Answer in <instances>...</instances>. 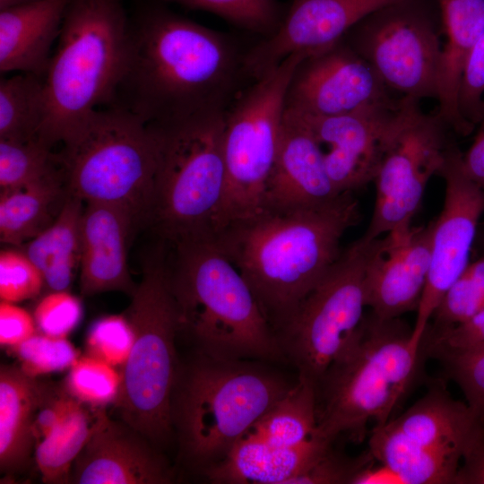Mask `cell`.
Masks as SVG:
<instances>
[{"label":"cell","instance_id":"1","mask_svg":"<svg viewBox=\"0 0 484 484\" xmlns=\"http://www.w3.org/2000/svg\"><path fill=\"white\" fill-rule=\"evenodd\" d=\"M255 41L246 44L160 5L147 8L129 24L125 70L110 106L147 124L226 113L255 80L246 62Z\"/></svg>","mask_w":484,"mask_h":484},{"label":"cell","instance_id":"2","mask_svg":"<svg viewBox=\"0 0 484 484\" xmlns=\"http://www.w3.org/2000/svg\"><path fill=\"white\" fill-rule=\"evenodd\" d=\"M359 220L358 200L346 192L308 208L262 210L213 238L277 334L338 260L341 238Z\"/></svg>","mask_w":484,"mask_h":484},{"label":"cell","instance_id":"3","mask_svg":"<svg viewBox=\"0 0 484 484\" xmlns=\"http://www.w3.org/2000/svg\"><path fill=\"white\" fill-rule=\"evenodd\" d=\"M169 245L173 255L166 261L178 333L196 352L232 360L285 357L250 286L213 237Z\"/></svg>","mask_w":484,"mask_h":484},{"label":"cell","instance_id":"4","mask_svg":"<svg viewBox=\"0 0 484 484\" xmlns=\"http://www.w3.org/2000/svg\"><path fill=\"white\" fill-rule=\"evenodd\" d=\"M129 23L118 0H72L44 76L46 114L38 139L65 143L99 105L110 106L127 55Z\"/></svg>","mask_w":484,"mask_h":484},{"label":"cell","instance_id":"5","mask_svg":"<svg viewBox=\"0 0 484 484\" xmlns=\"http://www.w3.org/2000/svg\"><path fill=\"white\" fill-rule=\"evenodd\" d=\"M292 385L254 362L196 352L179 366L171 403L184 460L200 472L221 461Z\"/></svg>","mask_w":484,"mask_h":484},{"label":"cell","instance_id":"6","mask_svg":"<svg viewBox=\"0 0 484 484\" xmlns=\"http://www.w3.org/2000/svg\"><path fill=\"white\" fill-rule=\"evenodd\" d=\"M398 320L372 315L316 386L317 432L333 442H361L370 421L383 425L415 376L422 345Z\"/></svg>","mask_w":484,"mask_h":484},{"label":"cell","instance_id":"7","mask_svg":"<svg viewBox=\"0 0 484 484\" xmlns=\"http://www.w3.org/2000/svg\"><path fill=\"white\" fill-rule=\"evenodd\" d=\"M131 297L125 315L134 341L120 369L115 405L123 421L160 446L174 433L171 403L180 366L176 352L178 315L163 246L143 264Z\"/></svg>","mask_w":484,"mask_h":484},{"label":"cell","instance_id":"8","mask_svg":"<svg viewBox=\"0 0 484 484\" xmlns=\"http://www.w3.org/2000/svg\"><path fill=\"white\" fill-rule=\"evenodd\" d=\"M225 115L148 124L157 143L150 226L169 244L213 237L226 181Z\"/></svg>","mask_w":484,"mask_h":484},{"label":"cell","instance_id":"9","mask_svg":"<svg viewBox=\"0 0 484 484\" xmlns=\"http://www.w3.org/2000/svg\"><path fill=\"white\" fill-rule=\"evenodd\" d=\"M57 153L69 191L86 203L118 206L137 228L150 225L157 172L151 126L117 107L96 109Z\"/></svg>","mask_w":484,"mask_h":484},{"label":"cell","instance_id":"10","mask_svg":"<svg viewBox=\"0 0 484 484\" xmlns=\"http://www.w3.org/2000/svg\"><path fill=\"white\" fill-rule=\"evenodd\" d=\"M307 55L297 53L255 79L225 115V190L213 236L262 210L278 149L284 99L290 76Z\"/></svg>","mask_w":484,"mask_h":484},{"label":"cell","instance_id":"11","mask_svg":"<svg viewBox=\"0 0 484 484\" xmlns=\"http://www.w3.org/2000/svg\"><path fill=\"white\" fill-rule=\"evenodd\" d=\"M369 246L370 240L361 237L343 250L277 333L298 376L316 386L364 327Z\"/></svg>","mask_w":484,"mask_h":484},{"label":"cell","instance_id":"12","mask_svg":"<svg viewBox=\"0 0 484 484\" xmlns=\"http://www.w3.org/2000/svg\"><path fill=\"white\" fill-rule=\"evenodd\" d=\"M444 33L436 0H398L367 15L341 38L390 91L437 97Z\"/></svg>","mask_w":484,"mask_h":484},{"label":"cell","instance_id":"13","mask_svg":"<svg viewBox=\"0 0 484 484\" xmlns=\"http://www.w3.org/2000/svg\"><path fill=\"white\" fill-rule=\"evenodd\" d=\"M400 117L385 144L373 182L376 202L362 236L380 238L411 225L428 182L437 175L454 132L437 115L421 110L420 100L403 96Z\"/></svg>","mask_w":484,"mask_h":484},{"label":"cell","instance_id":"14","mask_svg":"<svg viewBox=\"0 0 484 484\" xmlns=\"http://www.w3.org/2000/svg\"><path fill=\"white\" fill-rule=\"evenodd\" d=\"M445 180L442 211L433 222L431 259L427 282L416 310L411 338L422 345L428 323L448 289L469 264L484 212V193L468 175L455 138L437 172Z\"/></svg>","mask_w":484,"mask_h":484},{"label":"cell","instance_id":"15","mask_svg":"<svg viewBox=\"0 0 484 484\" xmlns=\"http://www.w3.org/2000/svg\"><path fill=\"white\" fill-rule=\"evenodd\" d=\"M396 99L373 68L341 39L297 65L287 86L284 111L331 117Z\"/></svg>","mask_w":484,"mask_h":484},{"label":"cell","instance_id":"16","mask_svg":"<svg viewBox=\"0 0 484 484\" xmlns=\"http://www.w3.org/2000/svg\"><path fill=\"white\" fill-rule=\"evenodd\" d=\"M403 99L402 96L392 102L368 104L331 117L291 113L305 122L319 143L327 172L339 194L353 193L373 182Z\"/></svg>","mask_w":484,"mask_h":484},{"label":"cell","instance_id":"17","mask_svg":"<svg viewBox=\"0 0 484 484\" xmlns=\"http://www.w3.org/2000/svg\"><path fill=\"white\" fill-rule=\"evenodd\" d=\"M433 222L370 240L365 270L367 305L379 320L417 310L431 259Z\"/></svg>","mask_w":484,"mask_h":484},{"label":"cell","instance_id":"18","mask_svg":"<svg viewBox=\"0 0 484 484\" xmlns=\"http://www.w3.org/2000/svg\"><path fill=\"white\" fill-rule=\"evenodd\" d=\"M396 1L292 0L277 30L250 47L248 69L257 79L290 55L322 51L367 15Z\"/></svg>","mask_w":484,"mask_h":484},{"label":"cell","instance_id":"19","mask_svg":"<svg viewBox=\"0 0 484 484\" xmlns=\"http://www.w3.org/2000/svg\"><path fill=\"white\" fill-rule=\"evenodd\" d=\"M92 432L70 479L79 484H166L174 480L161 454L138 431L96 408Z\"/></svg>","mask_w":484,"mask_h":484},{"label":"cell","instance_id":"20","mask_svg":"<svg viewBox=\"0 0 484 484\" xmlns=\"http://www.w3.org/2000/svg\"><path fill=\"white\" fill-rule=\"evenodd\" d=\"M339 194L314 134L301 118L283 111L262 210L291 212L327 203Z\"/></svg>","mask_w":484,"mask_h":484},{"label":"cell","instance_id":"21","mask_svg":"<svg viewBox=\"0 0 484 484\" xmlns=\"http://www.w3.org/2000/svg\"><path fill=\"white\" fill-rule=\"evenodd\" d=\"M137 228L124 209L86 203L82 219L80 289L84 296L123 291L130 296L137 285L127 265V246Z\"/></svg>","mask_w":484,"mask_h":484},{"label":"cell","instance_id":"22","mask_svg":"<svg viewBox=\"0 0 484 484\" xmlns=\"http://www.w3.org/2000/svg\"><path fill=\"white\" fill-rule=\"evenodd\" d=\"M333 443L317 431L296 446L272 445L244 436L221 461L201 473L212 483L290 484L322 457Z\"/></svg>","mask_w":484,"mask_h":484},{"label":"cell","instance_id":"23","mask_svg":"<svg viewBox=\"0 0 484 484\" xmlns=\"http://www.w3.org/2000/svg\"><path fill=\"white\" fill-rule=\"evenodd\" d=\"M72 0H39L0 11V71L44 77Z\"/></svg>","mask_w":484,"mask_h":484},{"label":"cell","instance_id":"24","mask_svg":"<svg viewBox=\"0 0 484 484\" xmlns=\"http://www.w3.org/2000/svg\"><path fill=\"white\" fill-rule=\"evenodd\" d=\"M446 41L437 82V115L456 135L467 136L475 125L460 114L458 89L466 60L484 32V0H436Z\"/></svg>","mask_w":484,"mask_h":484},{"label":"cell","instance_id":"25","mask_svg":"<svg viewBox=\"0 0 484 484\" xmlns=\"http://www.w3.org/2000/svg\"><path fill=\"white\" fill-rule=\"evenodd\" d=\"M388 423L417 444L461 461L484 419L466 402L435 388Z\"/></svg>","mask_w":484,"mask_h":484},{"label":"cell","instance_id":"26","mask_svg":"<svg viewBox=\"0 0 484 484\" xmlns=\"http://www.w3.org/2000/svg\"><path fill=\"white\" fill-rule=\"evenodd\" d=\"M56 388L24 373L18 366L0 370V467L2 472L22 470L35 445L37 412Z\"/></svg>","mask_w":484,"mask_h":484},{"label":"cell","instance_id":"27","mask_svg":"<svg viewBox=\"0 0 484 484\" xmlns=\"http://www.w3.org/2000/svg\"><path fill=\"white\" fill-rule=\"evenodd\" d=\"M70 191L64 170L31 185L1 191L0 240L21 246L48 228Z\"/></svg>","mask_w":484,"mask_h":484},{"label":"cell","instance_id":"28","mask_svg":"<svg viewBox=\"0 0 484 484\" xmlns=\"http://www.w3.org/2000/svg\"><path fill=\"white\" fill-rule=\"evenodd\" d=\"M83 202L70 192L56 220L20 246L40 270L48 291L68 290L80 268Z\"/></svg>","mask_w":484,"mask_h":484},{"label":"cell","instance_id":"29","mask_svg":"<svg viewBox=\"0 0 484 484\" xmlns=\"http://www.w3.org/2000/svg\"><path fill=\"white\" fill-rule=\"evenodd\" d=\"M368 451L375 460L396 471L405 484H454L461 462L417 444L388 421L375 425Z\"/></svg>","mask_w":484,"mask_h":484},{"label":"cell","instance_id":"30","mask_svg":"<svg viewBox=\"0 0 484 484\" xmlns=\"http://www.w3.org/2000/svg\"><path fill=\"white\" fill-rule=\"evenodd\" d=\"M316 431V385L298 376V382L244 436L272 445L296 446Z\"/></svg>","mask_w":484,"mask_h":484},{"label":"cell","instance_id":"31","mask_svg":"<svg viewBox=\"0 0 484 484\" xmlns=\"http://www.w3.org/2000/svg\"><path fill=\"white\" fill-rule=\"evenodd\" d=\"M46 114L44 77L20 73L0 80V140L38 138Z\"/></svg>","mask_w":484,"mask_h":484},{"label":"cell","instance_id":"32","mask_svg":"<svg viewBox=\"0 0 484 484\" xmlns=\"http://www.w3.org/2000/svg\"><path fill=\"white\" fill-rule=\"evenodd\" d=\"M92 415L74 400L53 433L35 446V461L45 483H65L92 432Z\"/></svg>","mask_w":484,"mask_h":484},{"label":"cell","instance_id":"33","mask_svg":"<svg viewBox=\"0 0 484 484\" xmlns=\"http://www.w3.org/2000/svg\"><path fill=\"white\" fill-rule=\"evenodd\" d=\"M38 138L27 142L0 140V189L21 188L62 170L57 153Z\"/></svg>","mask_w":484,"mask_h":484},{"label":"cell","instance_id":"34","mask_svg":"<svg viewBox=\"0 0 484 484\" xmlns=\"http://www.w3.org/2000/svg\"><path fill=\"white\" fill-rule=\"evenodd\" d=\"M212 13L257 39L272 36L287 7L278 0H164Z\"/></svg>","mask_w":484,"mask_h":484},{"label":"cell","instance_id":"35","mask_svg":"<svg viewBox=\"0 0 484 484\" xmlns=\"http://www.w3.org/2000/svg\"><path fill=\"white\" fill-rule=\"evenodd\" d=\"M484 308V253L448 289L432 319L434 333L455 326Z\"/></svg>","mask_w":484,"mask_h":484},{"label":"cell","instance_id":"36","mask_svg":"<svg viewBox=\"0 0 484 484\" xmlns=\"http://www.w3.org/2000/svg\"><path fill=\"white\" fill-rule=\"evenodd\" d=\"M66 392L83 404L94 408L115 403L121 387V373L115 367L92 358L79 357L65 379Z\"/></svg>","mask_w":484,"mask_h":484},{"label":"cell","instance_id":"37","mask_svg":"<svg viewBox=\"0 0 484 484\" xmlns=\"http://www.w3.org/2000/svg\"><path fill=\"white\" fill-rule=\"evenodd\" d=\"M9 350L17 358L21 369L34 377L70 368L79 358V351L67 338L40 332Z\"/></svg>","mask_w":484,"mask_h":484},{"label":"cell","instance_id":"38","mask_svg":"<svg viewBox=\"0 0 484 484\" xmlns=\"http://www.w3.org/2000/svg\"><path fill=\"white\" fill-rule=\"evenodd\" d=\"M464 394L466 403L484 419V343L458 350H432Z\"/></svg>","mask_w":484,"mask_h":484},{"label":"cell","instance_id":"39","mask_svg":"<svg viewBox=\"0 0 484 484\" xmlns=\"http://www.w3.org/2000/svg\"><path fill=\"white\" fill-rule=\"evenodd\" d=\"M45 280L37 265L22 250L8 248L0 252V298L18 303L38 297Z\"/></svg>","mask_w":484,"mask_h":484},{"label":"cell","instance_id":"40","mask_svg":"<svg viewBox=\"0 0 484 484\" xmlns=\"http://www.w3.org/2000/svg\"><path fill=\"white\" fill-rule=\"evenodd\" d=\"M133 341V331L125 315L104 316L89 328L87 355L121 368L128 358Z\"/></svg>","mask_w":484,"mask_h":484},{"label":"cell","instance_id":"41","mask_svg":"<svg viewBox=\"0 0 484 484\" xmlns=\"http://www.w3.org/2000/svg\"><path fill=\"white\" fill-rule=\"evenodd\" d=\"M33 316L40 333L66 338L80 324L82 307L68 290L48 291L36 305Z\"/></svg>","mask_w":484,"mask_h":484},{"label":"cell","instance_id":"42","mask_svg":"<svg viewBox=\"0 0 484 484\" xmlns=\"http://www.w3.org/2000/svg\"><path fill=\"white\" fill-rule=\"evenodd\" d=\"M484 32L471 51L460 80L457 104L461 116L473 125L484 118Z\"/></svg>","mask_w":484,"mask_h":484},{"label":"cell","instance_id":"43","mask_svg":"<svg viewBox=\"0 0 484 484\" xmlns=\"http://www.w3.org/2000/svg\"><path fill=\"white\" fill-rule=\"evenodd\" d=\"M375 459L369 451L357 457H348L332 446L307 470L290 480V484H350L362 468Z\"/></svg>","mask_w":484,"mask_h":484},{"label":"cell","instance_id":"44","mask_svg":"<svg viewBox=\"0 0 484 484\" xmlns=\"http://www.w3.org/2000/svg\"><path fill=\"white\" fill-rule=\"evenodd\" d=\"M34 316L26 309L7 301L0 302V343L13 347L37 333Z\"/></svg>","mask_w":484,"mask_h":484},{"label":"cell","instance_id":"45","mask_svg":"<svg viewBox=\"0 0 484 484\" xmlns=\"http://www.w3.org/2000/svg\"><path fill=\"white\" fill-rule=\"evenodd\" d=\"M484 343V308L469 320L434 333L432 350H458Z\"/></svg>","mask_w":484,"mask_h":484},{"label":"cell","instance_id":"46","mask_svg":"<svg viewBox=\"0 0 484 484\" xmlns=\"http://www.w3.org/2000/svg\"><path fill=\"white\" fill-rule=\"evenodd\" d=\"M454 484H484V424L464 450Z\"/></svg>","mask_w":484,"mask_h":484},{"label":"cell","instance_id":"47","mask_svg":"<svg viewBox=\"0 0 484 484\" xmlns=\"http://www.w3.org/2000/svg\"><path fill=\"white\" fill-rule=\"evenodd\" d=\"M350 484H405V482L387 465L379 462L375 466L372 462L357 472Z\"/></svg>","mask_w":484,"mask_h":484},{"label":"cell","instance_id":"48","mask_svg":"<svg viewBox=\"0 0 484 484\" xmlns=\"http://www.w3.org/2000/svg\"><path fill=\"white\" fill-rule=\"evenodd\" d=\"M39 0H0V11L25 5Z\"/></svg>","mask_w":484,"mask_h":484},{"label":"cell","instance_id":"49","mask_svg":"<svg viewBox=\"0 0 484 484\" xmlns=\"http://www.w3.org/2000/svg\"><path fill=\"white\" fill-rule=\"evenodd\" d=\"M481 242L483 243V246H484V229L481 232Z\"/></svg>","mask_w":484,"mask_h":484},{"label":"cell","instance_id":"50","mask_svg":"<svg viewBox=\"0 0 484 484\" xmlns=\"http://www.w3.org/2000/svg\"><path fill=\"white\" fill-rule=\"evenodd\" d=\"M482 120L484 121V118Z\"/></svg>","mask_w":484,"mask_h":484}]
</instances>
